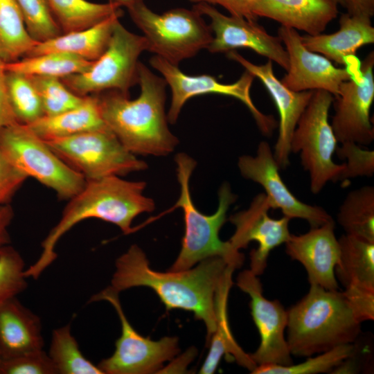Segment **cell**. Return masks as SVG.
Here are the masks:
<instances>
[{
  "label": "cell",
  "instance_id": "1",
  "mask_svg": "<svg viewBox=\"0 0 374 374\" xmlns=\"http://www.w3.org/2000/svg\"><path fill=\"white\" fill-rule=\"evenodd\" d=\"M229 266L222 258L211 257L194 268L159 272L150 268L143 250L133 244L116 260L109 287L118 293L134 287L151 288L167 310L190 311L202 320L208 342L216 326V292Z\"/></svg>",
  "mask_w": 374,
  "mask_h": 374
},
{
  "label": "cell",
  "instance_id": "2",
  "mask_svg": "<svg viewBox=\"0 0 374 374\" xmlns=\"http://www.w3.org/2000/svg\"><path fill=\"white\" fill-rule=\"evenodd\" d=\"M139 84L140 95L134 100L115 90L96 94L103 120L134 154L168 155L179 141L165 113L167 83L139 62Z\"/></svg>",
  "mask_w": 374,
  "mask_h": 374
},
{
  "label": "cell",
  "instance_id": "3",
  "mask_svg": "<svg viewBox=\"0 0 374 374\" xmlns=\"http://www.w3.org/2000/svg\"><path fill=\"white\" fill-rule=\"evenodd\" d=\"M146 183L127 181L118 176L88 180L82 189L69 199L60 221L42 242L37 260L26 268V277L37 279L56 259L55 247L60 238L78 223L96 218L112 223L124 234L133 231L134 219L152 212L155 204L143 194Z\"/></svg>",
  "mask_w": 374,
  "mask_h": 374
},
{
  "label": "cell",
  "instance_id": "4",
  "mask_svg": "<svg viewBox=\"0 0 374 374\" xmlns=\"http://www.w3.org/2000/svg\"><path fill=\"white\" fill-rule=\"evenodd\" d=\"M287 312L286 340L291 355L296 357L353 344L361 332V323L339 290L310 284L307 294Z\"/></svg>",
  "mask_w": 374,
  "mask_h": 374
},
{
  "label": "cell",
  "instance_id": "5",
  "mask_svg": "<svg viewBox=\"0 0 374 374\" xmlns=\"http://www.w3.org/2000/svg\"><path fill=\"white\" fill-rule=\"evenodd\" d=\"M177 176L180 185V195L175 208H182L185 232L181 251L170 271H184L211 257H220L235 269L244 260V255L229 241L224 242L219 231L226 220L229 206L236 200L229 184L224 183L218 192V207L215 213L207 215L195 206L190 192V178L196 162L188 154L179 153L175 157Z\"/></svg>",
  "mask_w": 374,
  "mask_h": 374
},
{
  "label": "cell",
  "instance_id": "6",
  "mask_svg": "<svg viewBox=\"0 0 374 374\" xmlns=\"http://www.w3.org/2000/svg\"><path fill=\"white\" fill-rule=\"evenodd\" d=\"M127 9L143 33L147 51L172 64L194 57L213 40L210 26L193 8H175L159 14L141 1Z\"/></svg>",
  "mask_w": 374,
  "mask_h": 374
},
{
  "label": "cell",
  "instance_id": "7",
  "mask_svg": "<svg viewBox=\"0 0 374 374\" xmlns=\"http://www.w3.org/2000/svg\"><path fill=\"white\" fill-rule=\"evenodd\" d=\"M0 152L14 167L53 190L60 199L69 200L86 183L26 125L15 123L0 130Z\"/></svg>",
  "mask_w": 374,
  "mask_h": 374
},
{
  "label": "cell",
  "instance_id": "8",
  "mask_svg": "<svg viewBox=\"0 0 374 374\" xmlns=\"http://www.w3.org/2000/svg\"><path fill=\"white\" fill-rule=\"evenodd\" d=\"M333 95L314 90L292 134L290 150L299 152L301 164L310 175V190L319 193L330 181H337L345 168L332 157L337 140L328 121Z\"/></svg>",
  "mask_w": 374,
  "mask_h": 374
},
{
  "label": "cell",
  "instance_id": "9",
  "mask_svg": "<svg viewBox=\"0 0 374 374\" xmlns=\"http://www.w3.org/2000/svg\"><path fill=\"white\" fill-rule=\"evenodd\" d=\"M45 141L86 181L121 177L148 167L145 161L127 150L107 127Z\"/></svg>",
  "mask_w": 374,
  "mask_h": 374
},
{
  "label": "cell",
  "instance_id": "10",
  "mask_svg": "<svg viewBox=\"0 0 374 374\" xmlns=\"http://www.w3.org/2000/svg\"><path fill=\"white\" fill-rule=\"evenodd\" d=\"M145 51V38L129 31L118 20L103 54L84 72L61 80L82 97L111 90L129 94L130 89L139 84V57Z\"/></svg>",
  "mask_w": 374,
  "mask_h": 374
},
{
  "label": "cell",
  "instance_id": "11",
  "mask_svg": "<svg viewBox=\"0 0 374 374\" xmlns=\"http://www.w3.org/2000/svg\"><path fill=\"white\" fill-rule=\"evenodd\" d=\"M118 292L110 287L94 294L89 302L107 301L115 308L121 324V335L112 356L98 364L103 374H147L159 371L165 362L179 351L177 337L152 341L140 335L131 326L122 309ZM159 373V372H158Z\"/></svg>",
  "mask_w": 374,
  "mask_h": 374
},
{
  "label": "cell",
  "instance_id": "12",
  "mask_svg": "<svg viewBox=\"0 0 374 374\" xmlns=\"http://www.w3.org/2000/svg\"><path fill=\"white\" fill-rule=\"evenodd\" d=\"M150 63L162 75L171 89V104L167 114L168 121L170 123L177 122L183 106L190 98L202 94L218 93L232 96L244 103L263 134L268 135L275 128L274 117L260 112L251 100L250 89L255 77L248 71L245 70L236 82L224 84L211 75L186 74L178 66L156 55L151 57Z\"/></svg>",
  "mask_w": 374,
  "mask_h": 374
},
{
  "label": "cell",
  "instance_id": "13",
  "mask_svg": "<svg viewBox=\"0 0 374 374\" xmlns=\"http://www.w3.org/2000/svg\"><path fill=\"white\" fill-rule=\"evenodd\" d=\"M374 53L359 65V78L344 82L335 96V113L331 124L338 142L368 145L374 139L370 111L374 100Z\"/></svg>",
  "mask_w": 374,
  "mask_h": 374
},
{
  "label": "cell",
  "instance_id": "14",
  "mask_svg": "<svg viewBox=\"0 0 374 374\" xmlns=\"http://www.w3.org/2000/svg\"><path fill=\"white\" fill-rule=\"evenodd\" d=\"M236 284L250 296L251 313L260 337L258 348L250 355L251 359L257 366L292 364L285 337L287 310L278 300L270 301L263 296L262 283L250 269L238 274Z\"/></svg>",
  "mask_w": 374,
  "mask_h": 374
},
{
  "label": "cell",
  "instance_id": "15",
  "mask_svg": "<svg viewBox=\"0 0 374 374\" xmlns=\"http://www.w3.org/2000/svg\"><path fill=\"white\" fill-rule=\"evenodd\" d=\"M193 8L211 20L213 40L207 48L209 52L228 53L237 48H249L287 70L288 55L280 38L269 35L256 21L223 15L207 3L194 4Z\"/></svg>",
  "mask_w": 374,
  "mask_h": 374
},
{
  "label": "cell",
  "instance_id": "16",
  "mask_svg": "<svg viewBox=\"0 0 374 374\" xmlns=\"http://www.w3.org/2000/svg\"><path fill=\"white\" fill-rule=\"evenodd\" d=\"M272 208L265 193L257 195L249 207L238 212L229 218L235 226L233 235L229 240L237 250L246 248L251 241L258 246L250 253V270L256 276L262 274L267 267L270 252L290 238V220L286 216L279 219L269 217Z\"/></svg>",
  "mask_w": 374,
  "mask_h": 374
},
{
  "label": "cell",
  "instance_id": "17",
  "mask_svg": "<svg viewBox=\"0 0 374 374\" xmlns=\"http://www.w3.org/2000/svg\"><path fill=\"white\" fill-rule=\"evenodd\" d=\"M238 166L241 175L262 186L272 208H278L290 219L306 220L311 228L333 219L323 208L302 202L288 189L279 174L278 167L269 143L261 141L255 157L241 156Z\"/></svg>",
  "mask_w": 374,
  "mask_h": 374
},
{
  "label": "cell",
  "instance_id": "18",
  "mask_svg": "<svg viewBox=\"0 0 374 374\" xmlns=\"http://www.w3.org/2000/svg\"><path fill=\"white\" fill-rule=\"evenodd\" d=\"M278 36L288 55L287 73L280 80L288 89L324 90L336 96L341 84L353 77L350 68H337L323 55L308 50L296 30L281 26Z\"/></svg>",
  "mask_w": 374,
  "mask_h": 374
},
{
  "label": "cell",
  "instance_id": "19",
  "mask_svg": "<svg viewBox=\"0 0 374 374\" xmlns=\"http://www.w3.org/2000/svg\"><path fill=\"white\" fill-rule=\"evenodd\" d=\"M226 57L238 62L245 70L258 78L272 98L279 114L278 136L273 153L280 169L285 168L290 164L292 134L313 91H294L286 87L275 76L271 60L257 65L235 51L226 53Z\"/></svg>",
  "mask_w": 374,
  "mask_h": 374
},
{
  "label": "cell",
  "instance_id": "20",
  "mask_svg": "<svg viewBox=\"0 0 374 374\" xmlns=\"http://www.w3.org/2000/svg\"><path fill=\"white\" fill-rule=\"evenodd\" d=\"M285 246L287 255L305 269L310 284L339 290L335 268L339 262V244L333 220L304 234H291Z\"/></svg>",
  "mask_w": 374,
  "mask_h": 374
},
{
  "label": "cell",
  "instance_id": "21",
  "mask_svg": "<svg viewBox=\"0 0 374 374\" xmlns=\"http://www.w3.org/2000/svg\"><path fill=\"white\" fill-rule=\"evenodd\" d=\"M338 4L337 0H259L255 13L317 35L337 17Z\"/></svg>",
  "mask_w": 374,
  "mask_h": 374
},
{
  "label": "cell",
  "instance_id": "22",
  "mask_svg": "<svg viewBox=\"0 0 374 374\" xmlns=\"http://www.w3.org/2000/svg\"><path fill=\"white\" fill-rule=\"evenodd\" d=\"M42 323L17 296L0 302V356L2 359L42 350Z\"/></svg>",
  "mask_w": 374,
  "mask_h": 374
},
{
  "label": "cell",
  "instance_id": "23",
  "mask_svg": "<svg viewBox=\"0 0 374 374\" xmlns=\"http://www.w3.org/2000/svg\"><path fill=\"white\" fill-rule=\"evenodd\" d=\"M371 19L342 14L337 32L301 36L302 42L308 50L320 53L330 61L345 65L348 57L355 56L359 48L373 44L374 28Z\"/></svg>",
  "mask_w": 374,
  "mask_h": 374
},
{
  "label": "cell",
  "instance_id": "24",
  "mask_svg": "<svg viewBox=\"0 0 374 374\" xmlns=\"http://www.w3.org/2000/svg\"><path fill=\"white\" fill-rule=\"evenodd\" d=\"M123 14V11L121 10L85 29L62 33L54 38L38 42L26 57L51 52H64L89 62L96 61L106 51L114 26Z\"/></svg>",
  "mask_w": 374,
  "mask_h": 374
},
{
  "label": "cell",
  "instance_id": "25",
  "mask_svg": "<svg viewBox=\"0 0 374 374\" xmlns=\"http://www.w3.org/2000/svg\"><path fill=\"white\" fill-rule=\"evenodd\" d=\"M235 269L229 266L215 294V330L209 341L210 350L204 362L199 373H213L224 355L231 354L240 365L249 371H253L257 366L249 354L246 353L235 341L230 330L228 314L227 301L229 290L233 284L232 274Z\"/></svg>",
  "mask_w": 374,
  "mask_h": 374
},
{
  "label": "cell",
  "instance_id": "26",
  "mask_svg": "<svg viewBox=\"0 0 374 374\" xmlns=\"http://www.w3.org/2000/svg\"><path fill=\"white\" fill-rule=\"evenodd\" d=\"M28 127L44 141L107 127L96 94L84 97L79 106L54 116H43Z\"/></svg>",
  "mask_w": 374,
  "mask_h": 374
},
{
  "label": "cell",
  "instance_id": "27",
  "mask_svg": "<svg viewBox=\"0 0 374 374\" xmlns=\"http://www.w3.org/2000/svg\"><path fill=\"white\" fill-rule=\"evenodd\" d=\"M339 258L335 274L345 287L374 290V242L348 235L338 239Z\"/></svg>",
  "mask_w": 374,
  "mask_h": 374
},
{
  "label": "cell",
  "instance_id": "28",
  "mask_svg": "<svg viewBox=\"0 0 374 374\" xmlns=\"http://www.w3.org/2000/svg\"><path fill=\"white\" fill-rule=\"evenodd\" d=\"M37 43L27 30L17 0H0V60L4 63L16 62Z\"/></svg>",
  "mask_w": 374,
  "mask_h": 374
},
{
  "label": "cell",
  "instance_id": "29",
  "mask_svg": "<svg viewBox=\"0 0 374 374\" xmlns=\"http://www.w3.org/2000/svg\"><path fill=\"white\" fill-rule=\"evenodd\" d=\"M62 33L83 30L122 10L119 6L87 0H46Z\"/></svg>",
  "mask_w": 374,
  "mask_h": 374
},
{
  "label": "cell",
  "instance_id": "30",
  "mask_svg": "<svg viewBox=\"0 0 374 374\" xmlns=\"http://www.w3.org/2000/svg\"><path fill=\"white\" fill-rule=\"evenodd\" d=\"M337 222L346 234L374 242V188L351 190L339 207Z\"/></svg>",
  "mask_w": 374,
  "mask_h": 374
},
{
  "label": "cell",
  "instance_id": "31",
  "mask_svg": "<svg viewBox=\"0 0 374 374\" xmlns=\"http://www.w3.org/2000/svg\"><path fill=\"white\" fill-rule=\"evenodd\" d=\"M93 62L64 52H51L39 55L24 57L4 63V69L25 75H41L63 78L87 71Z\"/></svg>",
  "mask_w": 374,
  "mask_h": 374
},
{
  "label": "cell",
  "instance_id": "32",
  "mask_svg": "<svg viewBox=\"0 0 374 374\" xmlns=\"http://www.w3.org/2000/svg\"><path fill=\"white\" fill-rule=\"evenodd\" d=\"M48 355L57 374H103L83 355L69 323L53 330Z\"/></svg>",
  "mask_w": 374,
  "mask_h": 374
},
{
  "label": "cell",
  "instance_id": "33",
  "mask_svg": "<svg viewBox=\"0 0 374 374\" xmlns=\"http://www.w3.org/2000/svg\"><path fill=\"white\" fill-rule=\"evenodd\" d=\"M5 84L18 123L30 125L44 116L40 96L28 76L5 70Z\"/></svg>",
  "mask_w": 374,
  "mask_h": 374
},
{
  "label": "cell",
  "instance_id": "34",
  "mask_svg": "<svg viewBox=\"0 0 374 374\" xmlns=\"http://www.w3.org/2000/svg\"><path fill=\"white\" fill-rule=\"evenodd\" d=\"M355 351L353 344H344L310 357L304 362L289 366L267 364L257 366L253 374H317L332 371Z\"/></svg>",
  "mask_w": 374,
  "mask_h": 374
},
{
  "label": "cell",
  "instance_id": "35",
  "mask_svg": "<svg viewBox=\"0 0 374 374\" xmlns=\"http://www.w3.org/2000/svg\"><path fill=\"white\" fill-rule=\"evenodd\" d=\"M28 77L40 96L44 116L62 113L79 106L84 101L85 96L74 93L60 78L41 75Z\"/></svg>",
  "mask_w": 374,
  "mask_h": 374
},
{
  "label": "cell",
  "instance_id": "36",
  "mask_svg": "<svg viewBox=\"0 0 374 374\" xmlns=\"http://www.w3.org/2000/svg\"><path fill=\"white\" fill-rule=\"evenodd\" d=\"M30 36L37 42L62 34L46 0H17Z\"/></svg>",
  "mask_w": 374,
  "mask_h": 374
},
{
  "label": "cell",
  "instance_id": "37",
  "mask_svg": "<svg viewBox=\"0 0 374 374\" xmlns=\"http://www.w3.org/2000/svg\"><path fill=\"white\" fill-rule=\"evenodd\" d=\"M25 262L10 244L0 249V302L17 296L27 287Z\"/></svg>",
  "mask_w": 374,
  "mask_h": 374
},
{
  "label": "cell",
  "instance_id": "38",
  "mask_svg": "<svg viewBox=\"0 0 374 374\" xmlns=\"http://www.w3.org/2000/svg\"><path fill=\"white\" fill-rule=\"evenodd\" d=\"M336 152L341 159H346L345 168L337 181H346L357 177H372L374 173L373 150L362 148L353 142H344Z\"/></svg>",
  "mask_w": 374,
  "mask_h": 374
},
{
  "label": "cell",
  "instance_id": "39",
  "mask_svg": "<svg viewBox=\"0 0 374 374\" xmlns=\"http://www.w3.org/2000/svg\"><path fill=\"white\" fill-rule=\"evenodd\" d=\"M0 374H57L48 355L44 350L2 359Z\"/></svg>",
  "mask_w": 374,
  "mask_h": 374
},
{
  "label": "cell",
  "instance_id": "40",
  "mask_svg": "<svg viewBox=\"0 0 374 374\" xmlns=\"http://www.w3.org/2000/svg\"><path fill=\"white\" fill-rule=\"evenodd\" d=\"M342 292L357 321L374 319V290L348 286Z\"/></svg>",
  "mask_w": 374,
  "mask_h": 374
},
{
  "label": "cell",
  "instance_id": "41",
  "mask_svg": "<svg viewBox=\"0 0 374 374\" xmlns=\"http://www.w3.org/2000/svg\"><path fill=\"white\" fill-rule=\"evenodd\" d=\"M27 176L14 167L0 152V206L9 204Z\"/></svg>",
  "mask_w": 374,
  "mask_h": 374
},
{
  "label": "cell",
  "instance_id": "42",
  "mask_svg": "<svg viewBox=\"0 0 374 374\" xmlns=\"http://www.w3.org/2000/svg\"><path fill=\"white\" fill-rule=\"evenodd\" d=\"M194 4L207 3L219 5L226 10L230 15L256 21L258 17L255 11L259 0H189Z\"/></svg>",
  "mask_w": 374,
  "mask_h": 374
},
{
  "label": "cell",
  "instance_id": "43",
  "mask_svg": "<svg viewBox=\"0 0 374 374\" xmlns=\"http://www.w3.org/2000/svg\"><path fill=\"white\" fill-rule=\"evenodd\" d=\"M18 123L10 106L6 84L4 62L0 60V130Z\"/></svg>",
  "mask_w": 374,
  "mask_h": 374
},
{
  "label": "cell",
  "instance_id": "44",
  "mask_svg": "<svg viewBox=\"0 0 374 374\" xmlns=\"http://www.w3.org/2000/svg\"><path fill=\"white\" fill-rule=\"evenodd\" d=\"M344 7L350 15L369 18L374 15V0H344Z\"/></svg>",
  "mask_w": 374,
  "mask_h": 374
},
{
  "label": "cell",
  "instance_id": "45",
  "mask_svg": "<svg viewBox=\"0 0 374 374\" xmlns=\"http://www.w3.org/2000/svg\"><path fill=\"white\" fill-rule=\"evenodd\" d=\"M14 217V211L10 204L0 206V249L10 244L8 227Z\"/></svg>",
  "mask_w": 374,
  "mask_h": 374
},
{
  "label": "cell",
  "instance_id": "46",
  "mask_svg": "<svg viewBox=\"0 0 374 374\" xmlns=\"http://www.w3.org/2000/svg\"><path fill=\"white\" fill-rule=\"evenodd\" d=\"M109 2L115 3L120 7L128 8L134 4L143 1V0H109Z\"/></svg>",
  "mask_w": 374,
  "mask_h": 374
},
{
  "label": "cell",
  "instance_id": "47",
  "mask_svg": "<svg viewBox=\"0 0 374 374\" xmlns=\"http://www.w3.org/2000/svg\"><path fill=\"white\" fill-rule=\"evenodd\" d=\"M338 3L344 6V0H337Z\"/></svg>",
  "mask_w": 374,
  "mask_h": 374
},
{
  "label": "cell",
  "instance_id": "48",
  "mask_svg": "<svg viewBox=\"0 0 374 374\" xmlns=\"http://www.w3.org/2000/svg\"><path fill=\"white\" fill-rule=\"evenodd\" d=\"M1 361H2V359H1V357L0 356V364H1Z\"/></svg>",
  "mask_w": 374,
  "mask_h": 374
}]
</instances>
